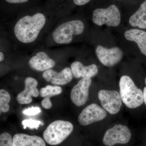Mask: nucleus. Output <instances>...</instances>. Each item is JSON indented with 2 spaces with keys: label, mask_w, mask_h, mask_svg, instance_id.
I'll return each instance as SVG.
<instances>
[{
  "label": "nucleus",
  "mask_w": 146,
  "mask_h": 146,
  "mask_svg": "<svg viewBox=\"0 0 146 146\" xmlns=\"http://www.w3.org/2000/svg\"><path fill=\"white\" fill-rule=\"evenodd\" d=\"M145 83L146 84V86L144 88L143 90V95H144V103L146 105V78L145 80Z\"/></svg>",
  "instance_id": "obj_26"
},
{
  "label": "nucleus",
  "mask_w": 146,
  "mask_h": 146,
  "mask_svg": "<svg viewBox=\"0 0 146 146\" xmlns=\"http://www.w3.org/2000/svg\"><path fill=\"white\" fill-rule=\"evenodd\" d=\"M54 23V16L45 11H29L20 14L11 22L9 36L14 46H33L49 33Z\"/></svg>",
  "instance_id": "obj_1"
},
{
  "label": "nucleus",
  "mask_w": 146,
  "mask_h": 146,
  "mask_svg": "<svg viewBox=\"0 0 146 146\" xmlns=\"http://www.w3.org/2000/svg\"><path fill=\"white\" fill-rule=\"evenodd\" d=\"M43 78L54 85H64L70 82L73 76L71 68H65L60 72L52 69L45 71L42 75Z\"/></svg>",
  "instance_id": "obj_12"
},
{
  "label": "nucleus",
  "mask_w": 146,
  "mask_h": 146,
  "mask_svg": "<svg viewBox=\"0 0 146 146\" xmlns=\"http://www.w3.org/2000/svg\"><path fill=\"white\" fill-rule=\"evenodd\" d=\"M5 57V56L4 54L2 51H1L0 52V62H2L3 60H4Z\"/></svg>",
  "instance_id": "obj_27"
},
{
  "label": "nucleus",
  "mask_w": 146,
  "mask_h": 146,
  "mask_svg": "<svg viewBox=\"0 0 146 146\" xmlns=\"http://www.w3.org/2000/svg\"><path fill=\"white\" fill-rule=\"evenodd\" d=\"M41 112V109L38 107H32L31 108L25 110L23 111V113L27 115H35L39 114Z\"/></svg>",
  "instance_id": "obj_23"
},
{
  "label": "nucleus",
  "mask_w": 146,
  "mask_h": 146,
  "mask_svg": "<svg viewBox=\"0 0 146 146\" xmlns=\"http://www.w3.org/2000/svg\"><path fill=\"white\" fill-rule=\"evenodd\" d=\"M70 68L73 76L77 78L85 77L91 78L96 75L98 72V66L96 64L84 66L78 61L73 62L71 64Z\"/></svg>",
  "instance_id": "obj_14"
},
{
  "label": "nucleus",
  "mask_w": 146,
  "mask_h": 146,
  "mask_svg": "<svg viewBox=\"0 0 146 146\" xmlns=\"http://www.w3.org/2000/svg\"><path fill=\"white\" fill-rule=\"evenodd\" d=\"M126 39L137 43L141 53L146 56V32L133 29L125 33Z\"/></svg>",
  "instance_id": "obj_16"
},
{
  "label": "nucleus",
  "mask_w": 146,
  "mask_h": 146,
  "mask_svg": "<svg viewBox=\"0 0 146 146\" xmlns=\"http://www.w3.org/2000/svg\"><path fill=\"white\" fill-rule=\"evenodd\" d=\"M32 0H3L4 2L9 5L18 6L26 4Z\"/></svg>",
  "instance_id": "obj_22"
},
{
  "label": "nucleus",
  "mask_w": 146,
  "mask_h": 146,
  "mask_svg": "<svg viewBox=\"0 0 146 146\" xmlns=\"http://www.w3.org/2000/svg\"><path fill=\"white\" fill-rule=\"evenodd\" d=\"M25 89L18 94L17 101L21 104H28L32 102V97L36 98L39 96V92L37 89L38 82L33 78L29 77L24 82Z\"/></svg>",
  "instance_id": "obj_13"
},
{
  "label": "nucleus",
  "mask_w": 146,
  "mask_h": 146,
  "mask_svg": "<svg viewBox=\"0 0 146 146\" xmlns=\"http://www.w3.org/2000/svg\"><path fill=\"white\" fill-rule=\"evenodd\" d=\"M129 23L133 27L146 29V1L141 5L139 9L129 18Z\"/></svg>",
  "instance_id": "obj_17"
},
{
  "label": "nucleus",
  "mask_w": 146,
  "mask_h": 146,
  "mask_svg": "<svg viewBox=\"0 0 146 146\" xmlns=\"http://www.w3.org/2000/svg\"><path fill=\"white\" fill-rule=\"evenodd\" d=\"M96 53L101 63L107 67H112L117 64L123 56L121 50L117 47L108 49L99 45L96 48Z\"/></svg>",
  "instance_id": "obj_11"
},
{
  "label": "nucleus",
  "mask_w": 146,
  "mask_h": 146,
  "mask_svg": "<svg viewBox=\"0 0 146 146\" xmlns=\"http://www.w3.org/2000/svg\"><path fill=\"white\" fill-rule=\"evenodd\" d=\"M91 0H73V2L76 5L82 6L88 3Z\"/></svg>",
  "instance_id": "obj_25"
},
{
  "label": "nucleus",
  "mask_w": 146,
  "mask_h": 146,
  "mask_svg": "<svg viewBox=\"0 0 146 146\" xmlns=\"http://www.w3.org/2000/svg\"><path fill=\"white\" fill-rule=\"evenodd\" d=\"M50 54L44 50H39L30 58L29 66L34 70L44 72L52 69L56 65V61L50 56Z\"/></svg>",
  "instance_id": "obj_8"
},
{
  "label": "nucleus",
  "mask_w": 146,
  "mask_h": 146,
  "mask_svg": "<svg viewBox=\"0 0 146 146\" xmlns=\"http://www.w3.org/2000/svg\"><path fill=\"white\" fill-rule=\"evenodd\" d=\"M22 125L23 126L24 128L26 129L27 127H28L30 129H37L39 127V125H44V124L39 121L32 119L24 120L22 121Z\"/></svg>",
  "instance_id": "obj_20"
},
{
  "label": "nucleus",
  "mask_w": 146,
  "mask_h": 146,
  "mask_svg": "<svg viewBox=\"0 0 146 146\" xmlns=\"http://www.w3.org/2000/svg\"><path fill=\"white\" fill-rule=\"evenodd\" d=\"M120 94L122 100L129 108L139 107L144 102L143 92L135 85L127 76H123L119 81Z\"/></svg>",
  "instance_id": "obj_3"
},
{
  "label": "nucleus",
  "mask_w": 146,
  "mask_h": 146,
  "mask_svg": "<svg viewBox=\"0 0 146 146\" xmlns=\"http://www.w3.org/2000/svg\"><path fill=\"white\" fill-rule=\"evenodd\" d=\"M13 146H46L41 137L30 136L25 133H17L13 138Z\"/></svg>",
  "instance_id": "obj_15"
},
{
  "label": "nucleus",
  "mask_w": 146,
  "mask_h": 146,
  "mask_svg": "<svg viewBox=\"0 0 146 146\" xmlns=\"http://www.w3.org/2000/svg\"><path fill=\"white\" fill-rule=\"evenodd\" d=\"M85 25L80 20L62 19L47 35L46 44L48 46L69 44L72 42L74 36L83 33Z\"/></svg>",
  "instance_id": "obj_2"
},
{
  "label": "nucleus",
  "mask_w": 146,
  "mask_h": 146,
  "mask_svg": "<svg viewBox=\"0 0 146 146\" xmlns=\"http://www.w3.org/2000/svg\"><path fill=\"white\" fill-rule=\"evenodd\" d=\"M62 92V89L60 86L54 85H47L43 87L39 91V95L42 98L47 96L51 97L60 95Z\"/></svg>",
  "instance_id": "obj_18"
},
{
  "label": "nucleus",
  "mask_w": 146,
  "mask_h": 146,
  "mask_svg": "<svg viewBox=\"0 0 146 146\" xmlns=\"http://www.w3.org/2000/svg\"><path fill=\"white\" fill-rule=\"evenodd\" d=\"M131 136L130 131L127 127L116 125L106 132L103 138V143L106 146L127 144L130 141Z\"/></svg>",
  "instance_id": "obj_6"
},
{
  "label": "nucleus",
  "mask_w": 146,
  "mask_h": 146,
  "mask_svg": "<svg viewBox=\"0 0 146 146\" xmlns=\"http://www.w3.org/2000/svg\"><path fill=\"white\" fill-rule=\"evenodd\" d=\"M74 129L72 124L68 121L57 120L50 124L44 131V140L49 145L61 143L70 135Z\"/></svg>",
  "instance_id": "obj_4"
},
{
  "label": "nucleus",
  "mask_w": 146,
  "mask_h": 146,
  "mask_svg": "<svg viewBox=\"0 0 146 146\" xmlns=\"http://www.w3.org/2000/svg\"><path fill=\"white\" fill-rule=\"evenodd\" d=\"M0 146H13V139L9 133L5 132L1 134Z\"/></svg>",
  "instance_id": "obj_21"
},
{
  "label": "nucleus",
  "mask_w": 146,
  "mask_h": 146,
  "mask_svg": "<svg viewBox=\"0 0 146 146\" xmlns=\"http://www.w3.org/2000/svg\"><path fill=\"white\" fill-rule=\"evenodd\" d=\"M98 96L102 106L110 114L115 115L119 112L122 100L118 91L101 90Z\"/></svg>",
  "instance_id": "obj_7"
},
{
  "label": "nucleus",
  "mask_w": 146,
  "mask_h": 146,
  "mask_svg": "<svg viewBox=\"0 0 146 146\" xmlns=\"http://www.w3.org/2000/svg\"><path fill=\"white\" fill-rule=\"evenodd\" d=\"M92 21L98 26L106 24L110 27L118 26L121 22L119 10L114 5L106 9H97L93 12Z\"/></svg>",
  "instance_id": "obj_5"
},
{
  "label": "nucleus",
  "mask_w": 146,
  "mask_h": 146,
  "mask_svg": "<svg viewBox=\"0 0 146 146\" xmlns=\"http://www.w3.org/2000/svg\"><path fill=\"white\" fill-rule=\"evenodd\" d=\"M91 84L90 78H83L73 87L71 92L70 98L76 106L80 107L85 104L87 102Z\"/></svg>",
  "instance_id": "obj_10"
},
{
  "label": "nucleus",
  "mask_w": 146,
  "mask_h": 146,
  "mask_svg": "<svg viewBox=\"0 0 146 146\" xmlns=\"http://www.w3.org/2000/svg\"><path fill=\"white\" fill-rule=\"evenodd\" d=\"M106 115L104 109L96 104H92L85 108L80 114L78 122L82 125H89L103 120Z\"/></svg>",
  "instance_id": "obj_9"
},
{
  "label": "nucleus",
  "mask_w": 146,
  "mask_h": 146,
  "mask_svg": "<svg viewBox=\"0 0 146 146\" xmlns=\"http://www.w3.org/2000/svg\"><path fill=\"white\" fill-rule=\"evenodd\" d=\"M11 100L10 95L4 89L0 90V110L1 112H7L9 110V105Z\"/></svg>",
  "instance_id": "obj_19"
},
{
  "label": "nucleus",
  "mask_w": 146,
  "mask_h": 146,
  "mask_svg": "<svg viewBox=\"0 0 146 146\" xmlns=\"http://www.w3.org/2000/svg\"><path fill=\"white\" fill-rule=\"evenodd\" d=\"M41 104L42 107L46 109H50L52 106V104L50 100V97L47 96L42 100Z\"/></svg>",
  "instance_id": "obj_24"
}]
</instances>
